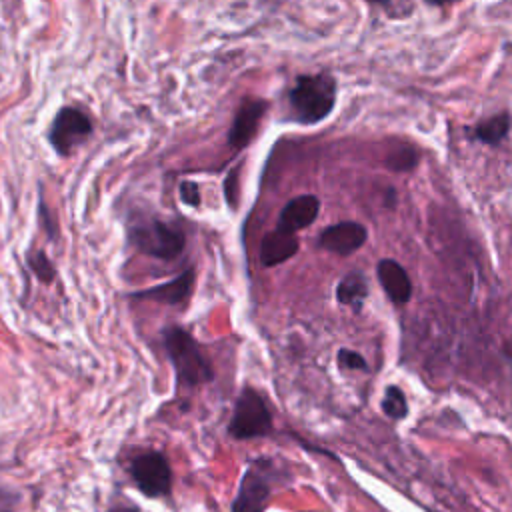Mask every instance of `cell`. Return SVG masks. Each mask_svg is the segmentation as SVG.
Masks as SVG:
<instances>
[{
	"label": "cell",
	"mask_w": 512,
	"mask_h": 512,
	"mask_svg": "<svg viewBox=\"0 0 512 512\" xmlns=\"http://www.w3.org/2000/svg\"><path fill=\"white\" fill-rule=\"evenodd\" d=\"M126 240L138 252L164 262L176 260L186 246V236L178 226L144 212L128 216Z\"/></svg>",
	"instance_id": "6da1fadb"
},
{
	"label": "cell",
	"mask_w": 512,
	"mask_h": 512,
	"mask_svg": "<svg viewBox=\"0 0 512 512\" xmlns=\"http://www.w3.org/2000/svg\"><path fill=\"white\" fill-rule=\"evenodd\" d=\"M162 344L168 360L172 362L180 388L192 390L214 380V368L210 360L188 330L180 326L164 328Z\"/></svg>",
	"instance_id": "7a4b0ae2"
},
{
	"label": "cell",
	"mask_w": 512,
	"mask_h": 512,
	"mask_svg": "<svg viewBox=\"0 0 512 512\" xmlns=\"http://www.w3.org/2000/svg\"><path fill=\"white\" fill-rule=\"evenodd\" d=\"M336 104V80L328 72L300 74L288 92L290 114L300 124L324 120Z\"/></svg>",
	"instance_id": "3957f363"
},
{
	"label": "cell",
	"mask_w": 512,
	"mask_h": 512,
	"mask_svg": "<svg viewBox=\"0 0 512 512\" xmlns=\"http://www.w3.org/2000/svg\"><path fill=\"white\" fill-rule=\"evenodd\" d=\"M272 432V414L266 400L252 388H244L234 402L228 434L236 440L268 436Z\"/></svg>",
	"instance_id": "277c9868"
},
{
	"label": "cell",
	"mask_w": 512,
	"mask_h": 512,
	"mask_svg": "<svg viewBox=\"0 0 512 512\" xmlns=\"http://www.w3.org/2000/svg\"><path fill=\"white\" fill-rule=\"evenodd\" d=\"M92 134H94V124L82 108L62 106L54 114L48 130H46V140L58 156H70Z\"/></svg>",
	"instance_id": "5b68a950"
},
{
	"label": "cell",
	"mask_w": 512,
	"mask_h": 512,
	"mask_svg": "<svg viewBox=\"0 0 512 512\" xmlns=\"http://www.w3.org/2000/svg\"><path fill=\"white\" fill-rule=\"evenodd\" d=\"M134 486L146 498H162L172 492V468L166 456L158 450H144L128 464Z\"/></svg>",
	"instance_id": "8992f818"
},
{
	"label": "cell",
	"mask_w": 512,
	"mask_h": 512,
	"mask_svg": "<svg viewBox=\"0 0 512 512\" xmlns=\"http://www.w3.org/2000/svg\"><path fill=\"white\" fill-rule=\"evenodd\" d=\"M274 478L276 474H272V464L268 460L252 462L240 478L230 512H264L272 496Z\"/></svg>",
	"instance_id": "52a82bcc"
},
{
	"label": "cell",
	"mask_w": 512,
	"mask_h": 512,
	"mask_svg": "<svg viewBox=\"0 0 512 512\" xmlns=\"http://www.w3.org/2000/svg\"><path fill=\"white\" fill-rule=\"evenodd\" d=\"M266 108H268V102L260 98H246L240 104V108L234 114L232 126L228 130V144L232 148L242 150L254 140Z\"/></svg>",
	"instance_id": "ba28073f"
},
{
	"label": "cell",
	"mask_w": 512,
	"mask_h": 512,
	"mask_svg": "<svg viewBox=\"0 0 512 512\" xmlns=\"http://www.w3.org/2000/svg\"><path fill=\"white\" fill-rule=\"evenodd\" d=\"M366 238H368V232L360 222H338L320 232L318 244L328 252H334L338 256H348L360 250Z\"/></svg>",
	"instance_id": "9c48e42d"
},
{
	"label": "cell",
	"mask_w": 512,
	"mask_h": 512,
	"mask_svg": "<svg viewBox=\"0 0 512 512\" xmlns=\"http://www.w3.org/2000/svg\"><path fill=\"white\" fill-rule=\"evenodd\" d=\"M192 286H194V270L188 268L182 274H178L176 278H172L170 282L132 292L130 298L132 300H152V302L176 306V304H184L188 300Z\"/></svg>",
	"instance_id": "30bf717a"
},
{
	"label": "cell",
	"mask_w": 512,
	"mask_h": 512,
	"mask_svg": "<svg viewBox=\"0 0 512 512\" xmlns=\"http://www.w3.org/2000/svg\"><path fill=\"white\" fill-rule=\"evenodd\" d=\"M320 212V200L314 194H300L284 204L278 216V228L286 232H298L310 226Z\"/></svg>",
	"instance_id": "8fae6325"
},
{
	"label": "cell",
	"mask_w": 512,
	"mask_h": 512,
	"mask_svg": "<svg viewBox=\"0 0 512 512\" xmlns=\"http://www.w3.org/2000/svg\"><path fill=\"white\" fill-rule=\"evenodd\" d=\"M376 276L382 290L394 304H406L412 296V282L402 264L392 258H382L376 266Z\"/></svg>",
	"instance_id": "7c38bea8"
},
{
	"label": "cell",
	"mask_w": 512,
	"mask_h": 512,
	"mask_svg": "<svg viewBox=\"0 0 512 512\" xmlns=\"http://www.w3.org/2000/svg\"><path fill=\"white\" fill-rule=\"evenodd\" d=\"M298 246L300 242L294 232H286L276 226L260 242V262L268 268L282 264L298 252Z\"/></svg>",
	"instance_id": "4fadbf2b"
},
{
	"label": "cell",
	"mask_w": 512,
	"mask_h": 512,
	"mask_svg": "<svg viewBox=\"0 0 512 512\" xmlns=\"http://www.w3.org/2000/svg\"><path fill=\"white\" fill-rule=\"evenodd\" d=\"M366 296H368V282H366V276L358 270L348 272L336 286V300L344 306H350L354 312H360Z\"/></svg>",
	"instance_id": "5bb4252c"
},
{
	"label": "cell",
	"mask_w": 512,
	"mask_h": 512,
	"mask_svg": "<svg viewBox=\"0 0 512 512\" xmlns=\"http://www.w3.org/2000/svg\"><path fill=\"white\" fill-rule=\"evenodd\" d=\"M510 126H512L510 114L508 112H498V114L478 122L474 126V130H472L470 138H474V140H478L482 144H488V146H496V144H500L508 136Z\"/></svg>",
	"instance_id": "9a60e30c"
},
{
	"label": "cell",
	"mask_w": 512,
	"mask_h": 512,
	"mask_svg": "<svg viewBox=\"0 0 512 512\" xmlns=\"http://www.w3.org/2000/svg\"><path fill=\"white\" fill-rule=\"evenodd\" d=\"M26 264L30 272L42 282V284H52L56 278V268L48 254L42 248H28L26 250Z\"/></svg>",
	"instance_id": "2e32d148"
},
{
	"label": "cell",
	"mask_w": 512,
	"mask_h": 512,
	"mask_svg": "<svg viewBox=\"0 0 512 512\" xmlns=\"http://www.w3.org/2000/svg\"><path fill=\"white\" fill-rule=\"evenodd\" d=\"M382 412L394 420H402L408 412V402L398 386H388L382 398Z\"/></svg>",
	"instance_id": "e0dca14e"
},
{
	"label": "cell",
	"mask_w": 512,
	"mask_h": 512,
	"mask_svg": "<svg viewBox=\"0 0 512 512\" xmlns=\"http://www.w3.org/2000/svg\"><path fill=\"white\" fill-rule=\"evenodd\" d=\"M418 164V152L410 146H402V148H396L392 150L388 156H386V166L394 172H406V170H412L414 166Z\"/></svg>",
	"instance_id": "ac0fdd59"
},
{
	"label": "cell",
	"mask_w": 512,
	"mask_h": 512,
	"mask_svg": "<svg viewBox=\"0 0 512 512\" xmlns=\"http://www.w3.org/2000/svg\"><path fill=\"white\" fill-rule=\"evenodd\" d=\"M38 214H40V222H42V226L46 230V236L54 242L58 238V222H56L50 206L46 204L44 196H40V200H38Z\"/></svg>",
	"instance_id": "d6986e66"
},
{
	"label": "cell",
	"mask_w": 512,
	"mask_h": 512,
	"mask_svg": "<svg viewBox=\"0 0 512 512\" xmlns=\"http://www.w3.org/2000/svg\"><path fill=\"white\" fill-rule=\"evenodd\" d=\"M338 366L340 368H346V370H368V362L354 350H348V348H342L338 350Z\"/></svg>",
	"instance_id": "ffe728a7"
},
{
	"label": "cell",
	"mask_w": 512,
	"mask_h": 512,
	"mask_svg": "<svg viewBox=\"0 0 512 512\" xmlns=\"http://www.w3.org/2000/svg\"><path fill=\"white\" fill-rule=\"evenodd\" d=\"M178 192H180V200H182L186 206H192V208L200 206V188H198L196 182H190V180L180 182Z\"/></svg>",
	"instance_id": "44dd1931"
},
{
	"label": "cell",
	"mask_w": 512,
	"mask_h": 512,
	"mask_svg": "<svg viewBox=\"0 0 512 512\" xmlns=\"http://www.w3.org/2000/svg\"><path fill=\"white\" fill-rule=\"evenodd\" d=\"M238 174H240V166L230 170L226 184H224V194H226L230 208H236V200H238Z\"/></svg>",
	"instance_id": "7402d4cb"
},
{
	"label": "cell",
	"mask_w": 512,
	"mask_h": 512,
	"mask_svg": "<svg viewBox=\"0 0 512 512\" xmlns=\"http://www.w3.org/2000/svg\"><path fill=\"white\" fill-rule=\"evenodd\" d=\"M18 500V494L6 490V488H0V510L4 512H12V506L14 502Z\"/></svg>",
	"instance_id": "603a6c76"
},
{
	"label": "cell",
	"mask_w": 512,
	"mask_h": 512,
	"mask_svg": "<svg viewBox=\"0 0 512 512\" xmlns=\"http://www.w3.org/2000/svg\"><path fill=\"white\" fill-rule=\"evenodd\" d=\"M110 512H140V508L134 504H120V506H114Z\"/></svg>",
	"instance_id": "cb8c5ba5"
},
{
	"label": "cell",
	"mask_w": 512,
	"mask_h": 512,
	"mask_svg": "<svg viewBox=\"0 0 512 512\" xmlns=\"http://www.w3.org/2000/svg\"><path fill=\"white\" fill-rule=\"evenodd\" d=\"M426 4L430 6H446V4H452V2H458V0H424Z\"/></svg>",
	"instance_id": "d4e9b609"
},
{
	"label": "cell",
	"mask_w": 512,
	"mask_h": 512,
	"mask_svg": "<svg viewBox=\"0 0 512 512\" xmlns=\"http://www.w3.org/2000/svg\"><path fill=\"white\" fill-rule=\"evenodd\" d=\"M394 196H396L394 188H388L386 190V206H394Z\"/></svg>",
	"instance_id": "484cf974"
},
{
	"label": "cell",
	"mask_w": 512,
	"mask_h": 512,
	"mask_svg": "<svg viewBox=\"0 0 512 512\" xmlns=\"http://www.w3.org/2000/svg\"><path fill=\"white\" fill-rule=\"evenodd\" d=\"M502 348H504V354H506L508 358H512V336L504 342V346H502Z\"/></svg>",
	"instance_id": "4316f807"
},
{
	"label": "cell",
	"mask_w": 512,
	"mask_h": 512,
	"mask_svg": "<svg viewBox=\"0 0 512 512\" xmlns=\"http://www.w3.org/2000/svg\"><path fill=\"white\" fill-rule=\"evenodd\" d=\"M370 4H378V6H384V8H390L392 6V0H366Z\"/></svg>",
	"instance_id": "83f0119b"
}]
</instances>
